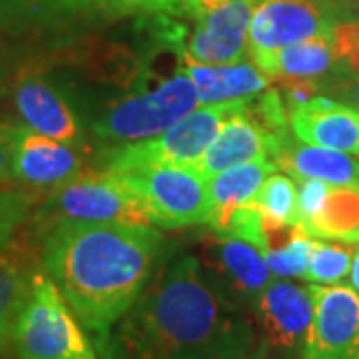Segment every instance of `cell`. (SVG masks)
<instances>
[{"mask_svg":"<svg viewBox=\"0 0 359 359\" xmlns=\"http://www.w3.org/2000/svg\"><path fill=\"white\" fill-rule=\"evenodd\" d=\"M250 316L196 256L172 262L96 346L100 359H244Z\"/></svg>","mask_w":359,"mask_h":359,"instance_id":"cell-1","label":"cell"},{"mask_svg":"<svg viewBox=\"0 0 359 359\" xmlns=\"http://www.w3.org/2000/svg\"><path fill=\"white\" fill-rule=\"evenodd\" d=\"M160 245L154 226L65 219L40 233V262L98 346L146 290Z\"/></svg>","mask_w":359,"mask_h":359,"instance_id":"cell-2","label":"cell"},{"mask_svg":"<svg viewBox=\"0 0 359 359\" xmlns=\"http://www.w3.org/2000/svg\"><path fill=\"white\" fill-rule=\"evenodd\" d=\"M13 344L20 359H100L76 313L44 269L32 280Z\"/></svg>","mask_w":359,"mask_h":359,"instance_id":"cell-3","label":"cell"},{"mask_svg":"<svg viewBox=\"0 0 359 359\" xmlns=\"http://www.w3.org/2000/svg\"><path fill=\"white\" fill-rule=\"evenodd\" d=\"M198 106L196 86L180 68L154 88L130 94L112 104L92 122V132L96 138L114 144L150 140L164 134Z\"/></svg>","mask_w":359,"mask_h":359,"instance_id":"cell-4","label":"cell"},{"mask_svg":"<svg viewBox=\"0 0 359 359\" xmlns=\"http://www.w3.org/2000/svg\"><path fill=\"white\" fill-rule=\"evenodd\" d=\"M245 100L198 106L164 134L112 150L104 170L122 174L150 166L192 168L218 136L226 120L244 108Z\"/></svg>","mask_w":359,"mask_h":359,"instance_id":"cell-5","label":"cell"},{"mask_svg":"<svg viewBox=\"0 0 359 359\" xmlns=\"http://www.w3.org/2000/svg\"><path fill=\"white\" fill-rule=\"evenodd\" d=\"M54 222L152 226L148 212L122 174L110 170L82 172L52 190L46 216Z\"/></svg>","mask_w":359,"mask_h":359,"instance_id":"cell-6","label":"cell"},{"mask_svg":"<svg viewBox=\"0 0 359 359\" xmlns=\"http://www.w3.org/2000/svg\"><path fill=\"white\" fill-rule=\"evenodd\" d=\"M122 176L138 194L152 226L188 228L204 224L210 214L208 180L194 168L150 166L122 172Z\"/></svg>","mask_w":359,"mask_h":359,"instance_id":"cell-7","label":"cell"},{"mask_svg":"<svg viewBox=\"0 0 359 359\" xmlns=\"http://www.w3.org/2000/svg\"><path fill=\"white\" fill-rule=\"evenodd\" d=\"M341 13L337 0H259L248 28V54L259 65L297 42L332 36Z\"/></svg>","mask_w":359,"mask_h":359,"instance_id":"cell-8","label":"cell"},{"mask_svg":"<svg viewBox=\"0 0 359 359\" xmlns=\"http://www.w3.org/2000/svg\"><path fill=\"white\" fill-rule=\"evenodd\" d=\"M25 216V198H16L0 218V349L13 341L32 280L42 269L40 240Z\"/></svg>","mask_w":359,"mask_h":359,"instance_id":"cell-9","label":"cell"},{"mask_svg":"<svg viewBox=\"0 0 359 359\" xmlns=\"http://www.w3.org/2000/svg\"><path fill=\"white\" fill-rule=\"evenodd\" d=\"M196 26L182 56L198 65H236L248 54V28L259 0H182Z\"/></svg>","mask_w":359,"mask_h":359,"instance_id":"cell-10","label":"cell"},{"mask_svg":"<svg viewBox=\"0 0 359 359\" xmlns=\"http://www.w3.org/2000/svg\"><path fill=\"white\" fill-rule=\"evenodd\" d=\"M313 320L302 359H359V294L349 285H309Z\"/></svg>","mask_w":359,"mask_h":359,"instance_id":"cell-11","label":"cell"},{"mask_svg":"<svg viewBox=\"0 0 359 359\" xmlns=\"http://www.w3.org/2000/svg\"><path fill=\"white\" fill-rule=\"evenodd\" d=\"M13 102L26 128L76 148L84 144L86 134L74 104L50 78L32 72L18 76L14 80Z\"/></svg>","mask_w":359,"mask_h":359,"instance_id":"cell-12","label":"cell"},{"mask_svg":"<svg viewBox=\"0 0 359 359\" xmlns=\"http://www.w3.org/2000/svg\"><path fill=\"white\" fill-rule=\"evenodd\" d=\"M84 172L76 146L14 126L13 176L16 184L34 190H56Z\"/></svg>","mask_w":359,"mask_h":359,"instance_id":"cell-13","label":"cell"},{"mask_svg":"<svg viewBox=\"0 0 359 359\" xmlns=\"http://www.w3.org/2000/svg\"><path fill=\"white\" fill-rule=\"evenodd\" d=\"M256 316L266 349L292 351L304 346L313 320L309 285L302 287L292 282H271L257 299Z\"/></svg>","mask_w":359,"mask_h":359,"instance_id":"cell-14","label":"cell"},{"mask_svg":"<svg viewBox=\"0 0 359 359\" xmlns=\"http://www.w3.org/2000/svg\"><path fill=\"white\" fill-rule=\"evenodd\" d=\"M210 254V273L238 302L256 309L259 295L271 283L264 252L254 244L212 233L204 242Z\"/></svg>","mask_w":359,"mask_h":359,"instance_id":"cell-15","label":"cell"},{"mask_svg":"<svg viewBox=\"0 0 359 359\" xmlns=\"http://www.w3.org/2000/svg\"><path fill=\"white\" fill-rule=\"evenodd\" d=\"M280 136L282 134H269L268 130L250 116L245 100L244 108L226 120L218 136L192 168L202 178L210 180L228 168L256 160H271V152Z\"/></svg>","mask_w":359,"mask_h":359,"instance_id":"cell-16","label":"cell"},{"mask_svg":"<svg viewBox=\"0 0 359 359\" xmlns=\"http://www.w3.org/2000/svg\"><path fill=\"white\" fill-rule=\"evenodd\" d=\"M290 128L297 140L359 158V110L316 96L290 110Z\"/></svg>","mask_w":359,"mask_h":359,"instance_id":"cell-17","label":"cell"},{"mask_svg":"<svg viewBox=\"0 0 359 359\" xmlns=\"http://www.w3.org/2000/svg\"><path fill=\"white\" fill-rule=\"evenodd\" d=\"M271 162L294 180L309 178L334 186H359L358 158L332 148L306 144L297 140L294 132H285L278 138Z\"/></svg>","mask_w":359,"mask_h":359,"instance_id":"cell-18","label":"cell"},{"mask_svg":"<svg viewBox=\"0 0 359 359\" xmlns=\"http://www.w3.org/2000/svg\"><path fill=\"white\" fill-rule=\"evenodd\" d=\"M182 58V70L190 76L198 92V104L236 102L262 94L271 86L273 78L262 72L254 62L242 60L236 65H198Z\"/></svg>","mask_w":359,"mask_h":359,"instance_id":"cell-19","label":"cell"},{"mask_svg":"<svg viewBox=\"0 0 359 359\" xmlns=\"http://www.w3.org/2000/svg\"><path fill=\"white\" fill-rule=\"evenodd\" d=\"M276 170L278 166L271 160H256V162L228 168L212 176L208 180L210 214L204 222L205 226L216 231L236 208L252 204L262 184Z\"/></svg>","mask_w":359,"mask_h":359,"instance_id":"cell-20","label":"cell"},{"mask_svg":"<svg viewBox=\"0 0 359 359\" xmlns=\"http://www.w3.org/2000/svg\"><path fill=\"white\" fill-rule=\"evenodd\" d=\"M335 65L337 60L332 46V36H321V39L304 40L292 46H285L256 66L273 80H283V78L316 80L327 74Z\"/></svg>","mask_w":359,"mask_h":359,"instance_id":"cell-21","label":"cell"},{"mask_svg":"<svg viewBox=\"0 0 359 359\" xmlns=\"http://www.w3.org/2000/svg\"><path fill=\"white\" fill-rule=\"evenodd\" d=\"M304 231L311 238L359 244V186H332L318 216Z\"/></svg>","mask_w":359,"mask_h":359,"instance_id":"cell-22","label":"cell"},{"mask_svg":"<svg viewBox=\"0 0 359 359\" xmlns=\"http://www.w3.org/2000/svg\"><path fill=\"white\" fill-rule=\"evenodd\" d=\"M72 14L58 0H0V36H32L58 30Z\"/></svg>","mask_w":359,"mask_h":359,"instance_id":"cell-23","label":"cell"},{"mask_svg":"<svg viewBox=\"0 0 359 359\" xmlns=\"http://www.w3.org/2000/svg\"><path fill=\"white\" fill-rule=\"evenodd\" d=\"M252 205L264 218L266 228L297 226V186L285 174H269Z\"/></svg>","mask_w":359,"mask_h":359,"instance_id":"cell-24","label":"cell"},{"mask_svg":"<svg viewBox=\"0 0 359 359\" xmlns=\"http://www.w3.org/2000/svg\"><path fill=\"white\" fill-rule=\"evenodd\" d=\"M72 16H180L186 14L182 0H58Z\"/></svg>","mask_w":359,"mask_h":359,"instance_id":"cell-25","label":"cell"},{"mask_svg":"<svg viewBox=\"0 0 359 359\" xmlns=\"http://www.w3.org/2000/svg\"><path fill=\"white\" fill-rule=\"evenodd\" d=\"M355 252L347 242H313L304 280L316 285H339L351 273Z\"/></svg>","mask_w":359,"mask_h":359,"instance_id":"cell-26","label":"cell"},{"mask_svg":"<svg viewBox=\"0 0 359 359\" xmlns=\"http://www.w3.org/2000/svg\"><path fill=\"white\" fill-rule=\"evenodd\" d=\"M313 242L316 240H311V236H308L299 226H295L294 233L290 236V240L285 244L264 254L271 276H276V278H302L304 280L306 271H308Z\"/></svg>","mask_w":359,"mask_h":359,"instance_id":"cell-27","label":"cell"},{"mask_svg":"<svg viewBox=\"0 0 359 359\" xmlns=\"http://www.w3.org/2000/svg\"><path fill=\"white\" fill-rule=\"evenodd\" d=\"M222 238H230V240H242L248 244H254L259 248L264 254L268 250V240H266V228H264V218L257 212L256 205L245 204L236 208L226 222L219 226L218 230L212 231Z\"/></svg>","mask_w":359,"mask_h":359,"instance_id":"cell-28","label":"cell"},{"mask_svg":"<svg viewBox=\"0 0 359 359\" xmlns=\"http://www.w3.org/2000/svg\"><path fill=\"white\" fill-rule=\"evenodd\" d=\"M332 46L337 65L359 74V20L337 22L332 30Z\"/></svg>","mask_w":359,"mask_h":359,"instance_id":"cell-29","label":"cell"},{"mask_svg":"<svg viewBox=\"0 0 359 359\" xmlns=\"http://www.w3.org/2000/svg\"><path fill=\"white\" fill-rule=\"evenodd\" d=\"M295 186H297V226L304 230L309 222L318 216L334 184H327L321 180L302 178L295 180Z\"/></svg>","mask_w":359,"mask_h":359,"instance_id":"cell-30","label":"cell"},{"mask_svg":"<svg viewBox=\"0 0 359 359\" xmlns=\"http://www.w3.org/2000/svg\"><path fill=\"white\" fill-rule=\"evenodd\" d=\"M14 158V126L13 124H0V190L14 182L13 176Z\"/></svg>","mask_w":359,"mask_h":359,"instance_id":"cell-31","label":"cell"},{"mask_svg":"<svg viewBox=\"0 0 359 359\" xmlns=\"http://www.w3.org/2000/svg\"><path fill=\"white\" fill-rule=\"evenodd\" d=\"M337 90L346 96L349 102H353V108L359 110V74H353L351 78H347L346 82Z\"/></svg>","mask_w":359,"mask_h":359,"instance_id":"cell-32","label":"cell"},{"mask_svg":"<svg viewBox=\"0 0 359 359\" xmlns=\"http://www.w3.org/2000/svg\"><path fill=\"white\" fill-rule=\"evenodd\" d=\"M349 280H351V287L359 294V250L355 252V257H353V266H351Z\"/></svg>","mask_w":359,"mask_h":359,"instance_id":"cell-33","label":"cell"},{"mask_svg":"<svg viewBox=\"0 0 359 359\" xmlns=\"http://www.w3.org/2000/svg\"><path fill=\"white\" fill-rule=\"evenodd\" d=\"M16 198H18V196H14V194H4L0 190V218H2V214L13 205V202Z\"/></svg>","mask_w":359,"mask_h":359,"instance_id":"cell-34","label":"cell"},{"mask_svg":"<svg viewBox=\"0 0 359 359\" xmlns=\"http://www.w3.org/2000/svg\"><path fill=\"white\" fill-rule=\"evenodd\" d=\"M8 62H6V52H4V48H2V44H0V84L6 80V76H8Z\"/></svg>","mask_w":359,"mask_h":359,"instance_id":"cell-35","label":"cell"},{"mask_svg":"<svg viewBox=\"0 0 359 359\" xmlns=\"http://www.w3.org/2000/svg\"><path fill=\"white\" fill-rule=\"evenodd\" d=\"M244 359H264V351H259V353H252L250 358H244Z\"/></svg>","mask_w":359,"mask_h":359,"instance_id":"cell-36","label":"cell"}]
</instances>
